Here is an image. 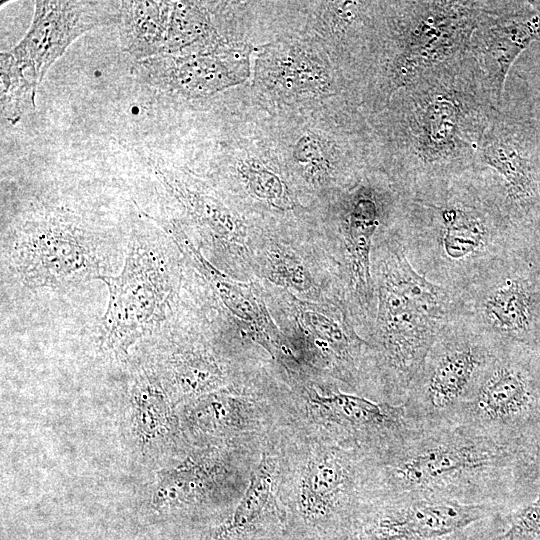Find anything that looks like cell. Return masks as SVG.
Here are the masks:
<instances>
[{
  "label": "cell",
  "mask_w": 540,
  "mask_h": 540,
  "mask_svg": "<svg viewBox=\"0 0 540 540\" xmlns=\"http://www.w3.org/2000/svg\"><path fill=\"white\" fill-rule=\"evenodd\" d=\"M390 100L381 129L392 182L401 192L472 169L498 109L470 51L428 71Z\"/></svg>",
  "instance_id": "cell-1"
},
{
  "label": "cell",
  "mask_w": 540,
  "mask_h": 540,
  "mask_svg": "<svg viewBox=\"0 0 540 540\" xmlns=\"http://www.w3.org/2000/svg\"><path fill=\"white\" fill-rule=\"evenodd\" d=\"M521 229L511 221L493 177L473 167L400 191L392 230L419 274L460 294L507 252Z\"/></svg>",
  "instance_id": "cell-2"
},
{
  "label": "cell",
  "mask_w": 540,
  "mask_h": 540,
  "mask_svg": "<svg viewBox=\"0 0 540 540\" xmlns=\"http://www.w3.org/2000/svg\"><path fill=\"white\" fill-rule=\"evenodd\" d=\"M539 485L534 456L465 425H416L371 458L369 498L430 495L514 510L531 501Z\"/></svg>",
  "instance_id": "cell-3"
},
{
  "label": "cell",
  "mask_w": 540,
  "mask_h": 540,
  "mask_svg": "<svg viewBox=\"0 0 540 540\" xmlns=\"http://www.w3.org/2000/svg\"><path fill=\"white\" fill-rule=\"evenodd\" d=\"M375 315L367 342L378 401L402 404L440 330L461 315V298L419 274L396 236L376 241L372 254Z\"/></svg>",
  "instance_id": "cell-4"
},
{
  "label": "cell",
  "mask_w": 540,
  "mask_h": 540,
  "mask_svg": "<svg viewBox=\"0 0 540 540\" xmlns=\"http://www.w3.org/2000/svg\"><path fill=\"white\" fill-rule=\"evenodd\" d=\"M371 456L297 425L283 431L286 540H344L368 499Z\"/></svg>",
  "instance_id": "cell-5"
},
{
  "label": "cell",
  "mask_w": 540,
  "mask_h": 540,
  "mask_svg": "<svg viewBox=\"0 0 540 540\" xmlns=\"http://www.w3.org/2000/svg\"><path fill=\"white\" fill-rule=\"evenodd\" d=\"M500 4L471 0L384 3L377 102L390 100L428 71L469 52L475 28Z\"/></svg>",
  "instance_id": "cell-6"
},
{
  "label": "cell",
  "mask_w": 540,
  "mask_h": 540,
  "mask_svg": "<svg viewBox=\"0 0 540 540\" xmlns=\"http://www.w3.org/2000/svg\"><path fill=\"white\" fill-rule=\"evenodd\" d=\"M536 89L510 72L498 108L480 142L473 167L497 183L506 211L519 228L540 227V134Z\"/></svg>",
  "instance_id": "cell-7"
},
{
  "label": "cell",
  "mask_w": 540,
  "mask_h": 540,
  "mask_svg": "<svg viewBox=\"0 0 540 540\" xmlns=\"http://www.w3.org/2000/svg\"><path fill=\"white\" fill-rule=\"evenodd\" d=\"M453 424L535 456L540 449V348L497 345L473 397Z\"/></svg>",
  "instance_id": "cell-8"
},
{
  "label": "cell",
  "mask_w": 540,
  "mask_h": 540,
  "mask_svg": "<svg viewBox=\"0 0 540 540\" xmlns=\"http://www.w3.org/2000/svg\"><path fill=\"white\" fill-rule=\"evenodd\" d=\"M496 348L467 316L446 323L402 403L408 418L418 426L453 424L473 397Z\"/></svg>",
  "instance_id": "cell-9"
},
{
  "label": "cell",
  "mask_w": 540,
  "mask_h": 540,
  "mask_svg": "<svg viewBox=\"0 0 540 540\" xmlns=\"http://www.w3.org/2000/svg\"><path fill=\"white\" fill-rule=\"evenodd\" d=\"M511 509L430 495L367 499L344 540H491Z\"/></svg>",
  "instance_id": "cell-10"
},
{
  "label": "cell",
  "mask_w": 540,
  "mask_h": 540,
  "mask_svg": "<svg viewBox=\"0 0 540 540\" xmlns=\"http://www.w3.org/2000/svg\"><path fill=\"white\" fill-rule=\"evenodd\" d=\"M100 238L75 217L47 214L19 225L10 237V267L29 287L62 289L106 275Z\"/></svg>",
  "instance_id": "cell-11"
},
{
  "label": "cell",
  "mask_w": 540,
  "mask_h": 540,
  "mask_svg": "<svg viewBox=\"0 0 540 540\" xmlns=\"http://www.w3.org/2000/svg\"><path fill=\"white\" fill-rule=\"evenodd\" d=\"M523 232L459 294L461 309L497 345L540 348V270L526 258L521 246Z\"/></svg>",
  "instance_id": "cell-12"
},
{
  "label": "cell",
  "mask_w": 540,
  "mask_h": 540,
  "mask_svg": "<svg viewBox=\"0 0 540 540\" xmlns=\"http://www.w3.org/2000/svg\"><path fill=\"white\" fill-rule=\"evenodd\" d=\"M99 280L109 291L102 320V345L115 354H124L163 321L174 289L171 269L156 247L135 241L122 272Z\"/></svg>",
  "instance_id": "cell-13"
},
{
  "label": "cell",
  "mask_w": 540,
  "mask_h": 540,
  "mask_svg": "<svg viewBox=\"0 0 540 540\" xmlns=\"http://www.w3.org/2000/svg\"><path fill=\"white\" fill-rule=\"evenodd\" d=\"M303 429L339 445L356 448L375 457L401 440L416 424L403 404L377 401L339 389L321 393L305 387Z\"/></svg>",
  "instance_id": "cell-14"
},
{
  "label": "cell",
  "mask_w": 540,
  "mask_h": 540,
  "mask_svg": "<svg viewBox=\"0 0 540 540\" xmlns=\"http://www.w3.org/2000/svg\"><path fill=\"white\" fill-rule=\"evenodd\" d=\"M400 191L392 185L365 183L351 192L343 208L341 232L346 260L348 286L357 314L370 331L375 315V291L372 278L374 237L388 223L394 225Z\"/></svg>",
  "instance_id": "cell-15"
},
{
  "label": "cell",
  "mask_w": 540,
  "mask_h": 540,
  "mask_svg": "<svg viewBox=\"0 0 540 540\" xmlns=\"http://www.w3.org/2000/svg\"><path fill=\"white\" fill-rule=\"evenodd\" d=\"M121 1H35L30 28L9 50L37 86L82 34L119 22Z\"/></svg>",
  "instance_id": "cell-16"
},
{
  "label": "cell",
  "mask_w": 540,
  "mask_h": 540,
  "mask_svg": "<svg viewBox=\"0 0 540 540\" xmlns=\"http://www.w3.org/2000/svg\"><path fill=\"white\" fill-rule=\"evenodd\" d=\"M283 430L262 444L249 483L233 511L214 525L205 540H286L281 500Z\"/></svg>",
  "instance_id": "cell-17"
},
{
  "label": "cell",
  "mask_w": 540,
  "mask_h": 540,
  "mask_svg": "<svg viewBox=\"0 0 540 540\" xmlns=\"http://www.w3.org/2000/svg\"><path fill=\"white\" fill-rule=\"evenodd\" d=\"M535 42H540V13L529 1H501L499 9L475 28L469 51L496 108L502 104L511 69Z\"/></svg>",
  "instance_id": "cell-18"
},
{
  "label": "cell",
  "mask_w": 540,
  "mask_h": 540,
  "mask_svg": "<svg viewBox=\"0 0 540 540\" xmlns=\"http://www.w3.org/2000/svg\"><path fill=\"white\" fill-rule=\"evenodd\" d=\"M279 418L265 402L245 392L205 394L189 412L194 428L222 437L237 449L248 450H260L263 442L283 427L275 422Z\"/></svg>",
  "instance_id": "cell-19"
},
{
  "label": "cell",
  "mask_w": 540,
  "mask_h": 540,
  "mask_svg": "<svg viewBox=\"0 0 540 540\" xmlns=\"http://www.w3.org/2000/svg\"><path fill=\"white\" fill-rule=\"evenodd\" d=\"M173 239L193 261L219 296L223 305L246 325L252 337L274 358L280 360L285 349L274 324L253 289L223 274L207 261L186 236L175 229Z\"/></svg>",
  "instance_id": "cell-20"
},
{
  "label": "cell",
  "mask_w": 540,
  "mask_h": 540,
  "mask_svg": "<svg viewBox=\"0 0 540 540\" xmlns=\"http://www.w3.org/2000/svg\"><path fill=\"white\" fill-rule=\"evenodd\" d=\"M134 73L155 88L194 97L214 93L233 82L225 63L209 54L154 56L138 61Z\"/></svg>",
  "instance_id": "cell-21"
},
{
  "label": "cell",
  "mask_w": 540,
  "mask_h": 540,
  "mask_svg": "<svg viewBox=\"0 0 540 540\" xmlns=\"http://www.w3.org/2000/svg\"><path fill=\"white\" fill-rule=\"evenodd\" d=\"M169 12V1H121L123 49L138 61L164 55Z\"/></svg>",
  "instance_id": "cell-22"
},
{
  "label": "cell",
  "mask_w": 540,
  "mask_h": 540,
  "mask_svg": "<svg viewBox=\"0 0 540 540\" xmlns=\"http://www.w3.org/2000/svg\"><path fill=\"white\" fill-rule=\"evenodd\" d=\"M155 173L213 238L230 245L242 243L243 232L237 219L219 201L192 189L167 168L156 166Z\"/></svg>",
  "instance_id": "cell-23"
},
{
  "label": "cell",
  "mask_w": 540,
  "mask_h": 540,
  "mask_svg": "<svg viewBox=\"0 0 540 540\" xmlns=\"http://www.w3.org/2000/svg\"><path fill=\"white\" fill-rule=\"evenodd\" d=\"M172 372L175 383L185 395H205L225 382L222 368L206 350L191 348L174 355Z\"/></svg>",
  "instance_id": "cell-24"
},
{
  "label": "cell",
  "mask_w": 540,
  "mask_h": 540,
  "mask_svg": "<svg viewBox=\"0 0 540 540\" xmlns=\"http://www.w3.org/2000/svg\"><path fill=\"white\" fill-rule=\"evenodd\" d=\"M1 113L11 124H16L23 114L33 110L38 86L24 73L8 51L0 53Z\"/></svg>",
  "instance_id": "cell-25"
},
{
  "label": "cell",
  "mask_w": 540,
  "mask_h": 540,
  "mask_svg": "<svg viewBox=\"0 0 540 540\" xmlns=\"http://www.w3.org/2000/svg\"><path fill=\"white\" fill-rule=\"evenodd\" d=\"M207 14L197 3L170 2L164 55H174L210 36Z\"/></svg>",
  "instance_id": "cell-26"
},
{
  "label": "cell",
  "mask_w": 540,
  "mask_h": 540,
  "mask_svg": "<svg viewBox=\"0 0 540 540\" xmlns=\"http://www.w3.org/2000/svg\"><path fill=\"white\" fill-rule=\"evenodd\" d=\"M265 270L274 283L294 291L306 292L313 284L309 269L301 258L285 247L273 246L268 250Z\"/></svg>",
  "instance_id": "cell-27"
},
{
  "label": "cell",
  "mask_w": 540,
  "mask_h": 540,
  "mask_svg": "<svg viewBox=\"0 0 540 540\" xmlns=\"http://www.w3.org/2000/svg\"><path fill=\"white\" fill-rule=\"evenodd\" d=\"M240 173L256 197L280 209L292 206L286 185L275 173L253 162L243 165Z\"/></svg>",
  "instance_id": "cell-28"
},
{
  "label": "cell",
  "mask_w": 540,
  "mask_h": 540,
  "mask_svg": "<svg viewBox=\"0 0 540 540\" xmlns=\"http://www.w3.org/2000/svg\"><path fill=\"white\" fill-rule=\"evenodd\" d=\"M491 540H540V485L531 501L511 511L504 530Z\"/></svg>",
  "instance_id": "cell-29"
},
{
  "label": "cell",
  "mask_w": 540,
  "mask_h": 540,
  "mask_svg": "<svg viewBox=\"0 0 540 540\" xmlns=\"http://www.w3.org/2000/svg\"><path fill=\"white\" fill-rule=\"evenodd\" d=\"M511 72L540 90V42L533 43L519 57Z\"/></svg>",
  "instance_id": "cell-30"
},
{
  "label": "cell",
  "mask_w": 540,
  "mask_h": 540,
  "mask_svg": "<svg viewBox=\"0 0 540 540\" xmlns=\"http://www.w3.org/2000/svg\"><path fill=\"white\" fill-rule=\"evenodd\" d=\"M295 155L299 162L310 164L308 171L312 176H318L321 171L326 170L320 143L315 138L306 136L300 139Z\"/></svg>",
  "instance_id": "cell-31"
},
{
  "label": "cell",
  "mask_w": 540,
  "mask_h": 540,
  "mask_svg": "<svg viewBox=\"0 0 540 540\" xmlns=\"http://www.w3.org/2000/svg\"><path fill=\"white\" fill-rule=\"evenodd\" d=\"M533 110H534V116H535L536 123L538 126L539 134H540V91L539 90L536 91V94L534 97Z\"/></svg>",
  "instance_id": "cell-32"
},
{
  "label": "cell",
  "mask_w": 540,
  "mask_h": 540,
  "mask_svg": "<svg viewBox=\"0 0 540 540\" xmlns=\"http://www.w3.org/2000/svg\"><path fill=\"white\" fill-rule=\"evenodd\" d=\"M534 465H535L536 472L540 478V449L536 452L534 456Z\"/></svg>",
  "instance_id": "cell-33"
},
{
  "label": "cell",
  "mask_w": 540,
  "mask_h": 540,
  "mask_svg": "<svg viewBox=\"0 0 540 540\" xmlns=\"http://www.w3.org/2000/svg\"><path fill=\"white\" fill-rule=\"evenodd\" d=\"M532 7L540 13V1H529Z\"/></svg>",
  "instance_id": "cell-34"
}]
</instances>
